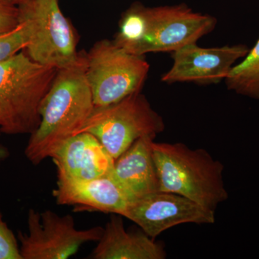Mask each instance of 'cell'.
<instances>
[{"instance_id":"52a82bcc","label":"cell","mask_w":259,"mask_h":259,"mask_svg":"<svg viewBox=\"0 0 259 259\" xmlns=\"http://www.w3.org/2000/svg\"><path fill=\"white\" fill-rule=\"evenodd\" d=\"M103 231L100 226L77 229L70 214L31 209L28 213V233H18L20 254L23 259L68 258L85 243L100 241Z\"/></svg>"},{"instance_id":"d6986e66","label":"cell","mask_w":259,"mask_h":259,"mask_svg":"<svg viewBox=\"0 0 259 259\" xmlns=\"http://www.w3.org/2000/svg\"><path fill=\"white\" fill-rule=\"evenodd\" d=\"M10 152L8 148L2 144L1 141H0V164L8 158Z\"/></svg>"},{"instance_id":"2e32d148","label":"cell","mask_w":259,"mask_h":259,"mask_svg":"<svg viewBox=\"0 0 259 259\" xmlns=\"http://www.w3.org/2000/svg\"><path fill=\"white\" fill-rule=\"evenodd\" d=\"M26 45V30L23 24L19 23L13 30L0 33V62L20 52Z\"/></svg>"},{"instance_id":"e0dca14e","label":"cell","mask_w":259,"mask_h":259,"mask_svg":"<svg viewBox=\"0 0 259 259\" xmlns=\"http://www.w3.org/2000/svg\"><path fill=\"white\" fill-rule=\"evenodd\" d=\"M0 259H23L20 245L13 232L3 220L0 212Z\"/></svg>"},{"instance_id":"6da1fadb","label":"cell","mask_w":259,"mask_h":259,"mask_svg":"<svg viewBox=\"0 0 259 259\" xmlns=\"http://www.w3.org/2000/svg\"><path fill=\"white\" fill-rule=\"evenodd\" d=\"M86 77V56L59 69L40 107V122L30 134L25 150L27 158L37 165L79 131L95 110Z\"/></svg>"},{"instance_id":"9a60e30c","label":"cell","mask_w":259,"mask_h":259,"mask_svg":"<svg viewBox=\"0 0 259 259\" xmlns=\"http://www.w3.org/2000/svg\"><path fill=\"white\" fill-rule=\"evenodd\" d=\"M225 81L228 90L259 100V38L243 60L232 67Z\"/></svg>"},{"instance_id":"ac0fdd59","label":"cell","mask_w":259,"mask_h":259,"mask_svg":"<svg viewBox=\"0 0 259 259\" xmlns=\"http://www.w3.org/2000/svg\"><path fill=\"white\" fill-rule=\"evenodd\" d=\"M18 25V7L0 0V33L10 31Z\"/></svg>"},{"instance_id":"8992f818","label":"cell","mask_w":259,"mask_h":259,"mask_svg":"<svg viewBox=\"0 0 259 259\" xmlns=\"http://www.w3.org/2000/svg\"><path fill=\"white\" fill-rule=\"evenodd\" d=\"M86 56V77L95 107H105L140 93L149 72L144 56L127 52L114 41L97 42Z\"/></svg>"},{"instance_id":"9c48e42d","label":"cell","mask_w":259,"mask_h":259,"mask_svg":"<svg viewBox=\"0 0 259 259\" xmlns=\"http://www.w3.org/2000/svg\"><path fill=\"white\" fill-rule=\"evenodd\" d=\"M121 216L137 224L152 238L178 225L215 222L214 211L180 194L162 191L131 201Z\"/></svg>"},{"instance_id":"4fadbf2b","label":"cell","mask_w":259,"mask_h":259,"mask_svg":"<svg viewBox=\"0 0 259 259\" xmlns=\"http://www.w3.org/2000/svg\"><path fill=\"white\" fill-rule=\"evenodd\" d=\"M154 139L145 136L137 140L114 162L110 177L132 201L159 191L153 155Z\"/></svg>"},{"instance_id":"5bb4252c","label":"cell","mask_w":259,"mask_h":259,"mask_svg":"<svg viewBox=\"0 0 259 259\" xmlns=\"http://www.w3.org/2000/svg\"><path fill=\"white\" fill-rule=\"evenodd\" d=\"M104 228L103 234L90 258L93 259H164L161 243L142 230L126 231L122 216L114 214Z\"/></svg>"},{"instance_id":"30bf717a","label":"cell","mask_w":259,"mask_h":259,"mask_svg":"<svg viewBox=\"0 0 259 259\" xmlns=\"http://www.w3.org/2000/svg\"><path fill=\"white\" fill-rule=\"evenodd\" d=\"M248 51V47L243 44L214 48L188 44L174 51L173 65L161 80L167 83L220 82L226 79L235 63L243 59Z\"/></svg>"},{"instance_id":"7a4b0ae2","label":"cell","mask_w":259,"mask_h":259,"mask_svg":"<svg viewBox=\"0 0 259 259\" xmlns=\"http://www.w3.org/2000/svg\"><path fill=\"white\" fill-rule=\"evenodd\" d=\"M152 149L159 191L180 194L212 211L228 199L224 166L206 150L154 141Z\"/></svg>"},{"instance_id":"8fae6325","label":"cell","mask_w":259,"mask_h":259,"mask_svg":"<svg viewBox=\"0 0 259 259\" xmlns=\"http://www.w3.org/2000/svg\"><path fill=\"white\" fill-rule=\"evenodd\" d=\"M54 196L58 204L73 206L76 210L120 215L132 201L110 175L90 180L57 176Z\"/></svg>"},{"instance_id":"7c38bea8","label":"cell","mask_w":259,"mask_h":259,"mask_svg":"<svg viewBox=\"0 0 259 259\" xmlns=\"http://www.w3.org/2000/svg\"><path fill=\"white\" fill-rule=\"evenodd\" d=\"M57 176L90 180L110 176L115 159L100 141L89 133H80L68 139L51 157Z\"/></svg>"},{"instance_id":"ffe728a7","label":"cell","mask_w":259,"mask_h":259,"mask_svg":"<svg viewBox=\"0 0 259 259\" xmlns=\"http://www.w3.org/2000/svg\"><path fill=\"white\" fill-rule=\"evenodd\" d=\"M3 1L6 2L9 4L15 5V6H18L19 5L22 4V3H25L28 0H3Z\"/></svg>"},{"instance_id":"5b68a950","label":"cell","mask_w":259,"mask_h":259,"mask_svg":"<svg viewBox=\"0 0 259 259\" xmlns=\"http://www.w3.org/2000/svg\"><path fill=\"white\" fill-rule=\"evenodd\" d=\"M164 128L161 116L140 92L112 105L95 107L79 134H93L116 159L137 140L156 138Z\"/></svg>"},{"instance_id":"3957f363","label":"cell","mask_w":259,"mask_h":259,"mask_svg":"<svg viewBox=\"0 0 259 259\" xmlns=\"http://www.w3.org/2000/svg\"><path fill=\"white\" fill-rule=\"evenodd\" d=\"M57 71L22 51L0 62V132L30 135L37 128L42 102Z\"/></svg>"},{"instance_id":"277c9868","label":"cell","mask_w":259,"mask_h":259,"mask_svg":"<svg viewBox=\"0 0 259 259\" xmlns=\"http://www.w3.org/2000/svg\"><path fill=\"white\" fill-rule=\"evenodd\" d=\"M17 7L19 23L26 30L25 50L32 61L59 70L79 60L72 27L59 0H28Z\"/></svg>"},{"instance_id":"ba28073f","label":"cell","mask_w":259,"mask_h":259,"mask_svg":"<svg viewBox=\"0 0 259 259\" xmlns=\"http://www.w3.org/2000/svg\"><path fill=\"white\" fill-rule=\"evenodd\" d=\"M144 32L142 40L132 54L174 52L185 46L196 44L214 30L216 19L195 13L187 5L145 7Z\"/></svg>"}]
</instances>
